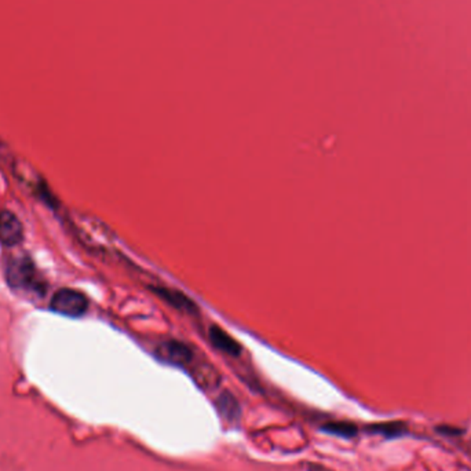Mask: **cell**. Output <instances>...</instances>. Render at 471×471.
Instances as JSON below:
<instances>
[{
	"mask_svg": "<svg viewBox=\"0 0 471 471\" xmlns=\"http://www.w3.org/2000/svg\"><path fill=\"white\" fill-rule=\"evenodd\" d=\"M210 335V340L212 342V344L219 349L221 351L232 355V357H237L241 353V346L229 335L226 333L223 329H221L216 325H212L208 331Z\"/></svg>",
	"mask_w": 471,
	"mask_h": 471,
	"instance_id": "obj_6",
	"label": "cell"
},
{
	"mask_svg": "<svg viewBox=\"0 0 471 471\" xmlns=\"http://www.w3.org/2000/svg\"><path fill=\"white\" fill-rule=\"evenodd\" d=\"M50 308L55 313L66 317H80L87 312L89 301L79 291L62 288L54 294Z\"/></svg>",
	"mask_w": 471,
	"mask_h": 471,
	"instance_id": "obj_2",
	"label": "cell"
},
{
	"mask_svg": "<svg viewBox=\"0 0 471 471\" xmlns=\"http://www.w3.org/2000/svg\"><path fill=\"white\" fill-rule=\"evenodd\" d=\"M22 240V225L18 218L8 212H0V241L7 246L12 247L19 244Z\"/></svg>",
	"mask_w": 471,
	"mask_h": 471,
	"instance_id": "obj_4",
	"label": "cell"
},
{
	"mask_svg": "<svg viewBox=\"0 0 471 471\" xmlns=\"http://www.w3.org/2000/svg\"><path fill=\"white\" fill-rule=\"evenodd\" d=\"M158 358L174 365H185L190 362L192 350L179 340H165L157 347Z\"/></svg>",
	"mask_w": 471,
	"mask_h": 471,
	"instance_id": "obj_3",
	"label": "cell"
},
{
	"mask_svg": "<svg viewBox=\"0 0 471 471\" xmlns=\"http://www.w3.org/2000/svg\"><path fill=\"white\" fill-rule=\"evenodd\" d=\"M157 297H160L165 304L171 305L176 311L187 314L197 313V306L190 301L185 294L178 290L165 288V287H151Z\"/></svg>",
	"mask_w": 471,
	"mask_h": 471,
	"instance_id": "obj_5",
	"label": "cell"
},
{
	"mask_svg": "<svg viewBox=\"0 0 471 471\" xmlns=\"http://www.w3.org/2000/svg\"><path fill=\"white\" fill-rule=\"evenodd\" d=\"M194 379H196V382L201 387L210 389V387L218 385L219 375H218V372L212 367H210V365H200L194 371Z\"/></svg>",
	"mask_w": 471,
	"mask_h": 471,
	"instance_id": "obj_8",
	"label": "cell"
},
{
	"mask_svg": "<svg viewBox=\"0 0 471 471\" xmlns=\"http://www.w3.org/2000/svg\"><path fill=\"white\" fill-rule=\"evenodd\" d=\"M7 279L11 287L28 294L44 295L43 280L28 258H15L7 266Z\"/></svg>",
	"mask_w": 471,
	"mask_h": 471,
	"instance_id": "obj_1",
	"label": "cell"
},
{
	"mask_svg": "<svg viewBox=\"0 0 471 471\" xmlns=\"http://www.w3.org/2000/svg\"><path fill=\"white\" fill-rule=\"evenodd\" d=\"M218 411L222 414L223 418H226L228 421H234L240 416V405L239 401L236 400V397L229 393V391H223L215 401Z\"/></svg>",
	"mask_w": 471,
	"mask_h": 471,
	"instance_id": "obj_7",
	"label": "cell"
},
{
	"mask_svg": "<svg viewBox=\"0 0 471 471\" xmlns=\"http://www.w3.org/2000/svg\"><path fill=\"white\" fill-rule=\"evenodd\" d=\"M375 429V432H378V433H385V434H400V432H401V429L398 427V425H382V426H376V427H373Z\"/></svg>",
	"mask_w": 471,
	"mask_h": 471,
	"instance_id": "obj_10",
	"label": "cell"
},
{
	"mask_svg": "<svg viewBox=\"0 0 471 471\" xmlns=\"http://www.w3.org/2000/svg\"><path fill=\"white\" fill-rule=\"evenodd\" d=\"M322 430H325L326 433L339 436V437H346V438L355 436L357 433V427L347 422H329L322 427Z\"/></svg>",
	"mask_w": 471,
	"mask_h": 471,
	"instance_id": "obj_9",
	"label": "cell"
}]
</instances>
